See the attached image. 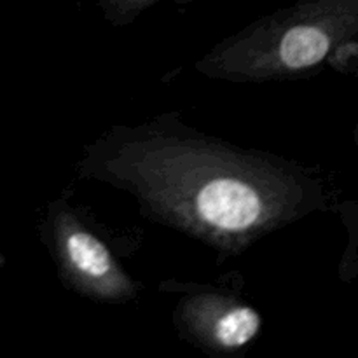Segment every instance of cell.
Masks as SVG:
<instances>
[{
	"label": "cell",
	"mask_w": 358,
	"mask_h": 358,
	"mask_svg": "<svg viewBox=\"0 0 358 358\" xmlns=\"http://www.w3.org/2000/svg\"><path fill=\"white\" fill-rule=\"evenodd\" d=\"M357 34L358 0H301L227 37L196 69L233 83L301 79L355 58Z\"/></svg>",
	"instance_id": "cell-2"
},
{
	"label": "cell",
	"mask_w": 358,
	"mask_h": 358,
	"mask_svg": "<svg viewBox=\"0 0 358 358\" xmlns=\"http://www.w3.org/2000/svg\"><path fill=\"white\" fill-rule=\"evenodd\" d=\"M159 0H100L105 17L114 24H126Z\"/></svg>",
	"instance_id": "cell-5"
},
{
	"label": "cell",
	"mask_w": 358,
	"mask_h": 358,
	"mask_svg": "<svg viewBox=\"0 0 358 358\" xmlns=\"http://www.w3.org/2000/svg\"><path fill=\"white\" fill-rule=\"evenodd\" d=\"M175 324L187 341L212 355H234L262 331L254 306L213 287L189 290L175 310Z\"/></svg>",
	"instance_id": "cell-4"
},
{
	"label": "cell",
	"mask_w": 358,
	"mask_h": 358,
	"mask_svg": "<svg viewBox=\"0 0 358 358\" xmlns=\"http://www.w3.org/2000/svg\"><path fill=\"white\" fill-rule=\"evenodd\" d=\"M79 171L129 192L143 215L222 255L247 250L325 203L301 164L231 145L168 115L108 129L87 147Z\"/></svg>",
	"instance_id": "cell-1"
},
{
	"label": "cell",
	"mask_w": 358,
	"mask_h": 358,
	"mask_svg": "<svg viewBox=\"0 0 358 358\" xmlns=\"http://www.w3.org/2000/svg\"><path fill=\"white\" fill-rule=\"evenodd\" d=\"M42 231L63 285L96 303L124 304L135 299L136 283L65 199L49 205Z\"/></svg>",
	"instance_id": "cell-3"
}]
</instances>
